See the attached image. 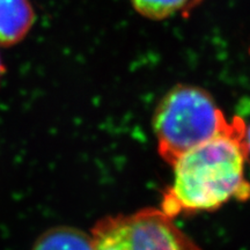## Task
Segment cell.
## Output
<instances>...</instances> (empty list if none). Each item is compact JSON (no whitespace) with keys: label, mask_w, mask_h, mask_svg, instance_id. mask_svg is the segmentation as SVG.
I'll return each instance as SVG.
<instances>
[{"label":"cell","mask_w":250,"mask_h":250,"mask_svg":"<svg viewBox=\"0 0 250 250\" xmlns=\"http://www.w3.org/2000/svg\"><path fill=\"white\" fill-rule=\"evenodd\" d=\"M246 134L245 121L234 117L226 130L181 156L171 166L173 182L162 195L160 210L174 219L215 211L233 199H250Z\"/></svg>","instance_id":"6da1fadb"},{"label":"cell","mask_w":250,"mask_h":250,"mask_svg":"<svg viewBox=\"0 0 250 250\" xmlns=\"http://www.w3.org/2000/svg\"><path fill=\"white\" fill-rule=\"evenodd\" d=\"M230 121L208 90L183 83L174 86L153 115L159 155L173 166L183 154L226 130Z\"/></svg>","instance_id":"7a4b0ae2"},{"label":"cell","mask_w":250,"mask_h":250,"mask_svg":"<svg viewBox=\"0 0 250 250\" xmlns=\"http://www.w3.org/2000/svg\"><path fill=\"white\" fill-rule=\"evenodd\" d=\"M94 250H202L160 208L109 215L93 227Z\"/></svg>","instance_id":"3957f363"},{"label":"cell","mask_w":250,"mask_h":250,"mask_svg":"<svg viewBox=\"0 0 250 250\" xmlns=\"http://www.w3.org/2000/svg\"><path fill=\"white\" fill-rule=\"evenodd\" d=\"M34 20L29 0H0V45H14L22 41Z\"/></svg>","instance_id":"277c9868"},{"label":"cell","mask_w":250,"mask_h":250,"mask_svg":"<svg viewBox=\"0 0 250 250\" xmlns=\"http://www.w3.org/2000/svg\"><path fill=\"white\" fill-rule=\"evenodd\" d=\"M31 250H94L90 234L73 226L59 225L46 229Z\"/></svg>","instance_id":"5b68a950"},{"label":"cell","mask_w":250,"mask_h":250,"mask_svg":"<svg viewBox=\"0 0 250 250\" xmlns=\"http://www.w3.org/2000/svg\"><path fill=\"white\" fill-rule=\"evenodd\" d=\"M133 8L144 18L164 20L189 8L190 0H130Z\"/></svg>","instance_id":"8992f818"},{"label":"cell","mask_w":250,"mask_h":250,"mask_svg":"<svg viewBox=\"0 0 250 250\" xmlns=\"http://www.w3.org/2000/svg\"><path fill=\"white\" fill-rule=\"evenodd\" d=\"M246 140H247V145H248V149H249V155H250V126H249V127H247Z\"/></svg>","instance_id":"52a82bcc"},{"label":"cell","mask_w":250,"mask_h":250,"mask_svg":"<svg viewBox=\"0 0 250 250\" xmlns=\"http://www.w3.org/2000/svg\"><path fill=\"white\" fill-rule=\"evenodd\" d=\"M199 1H202V0H191V1H190V5H189V8L188 9H190L191 7H193V6H195L197 2H199Z\"/></svg>","instance_id":"ba28073f"},{"label":"cell","mask_w":250,"mask_h":250,"mask_svg":"<svg viewBox=\"0 0 250 250\" xmlns=\"http://www.w3.org/2000/svg\"><path fill=\"white\" fill-rule=\"evenodd\" d=\"M4 72H5V67L1 62V58H0V77L2 76V73H4Z\"/></svg>","instance_id":"9c48e42d"}]
</instances>
